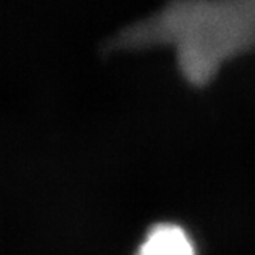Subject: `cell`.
Segmentation results:
<instances>
[{
    "instance_id": "cell-1",
    "label": "cell",
    "mask_w": 255,
    "mask_h": 255,
    "mask_svg": "<svg viewBox=\"0 0 255 255\" xmlns=\"http://www.w3.org/2000/svg\"><path fill=\"white\" fill-rule=\"evenodd\" d=\"M136 255H197L189 234L177 224L159 223L147 231Z\"/></svg>"
}]
</instances>
